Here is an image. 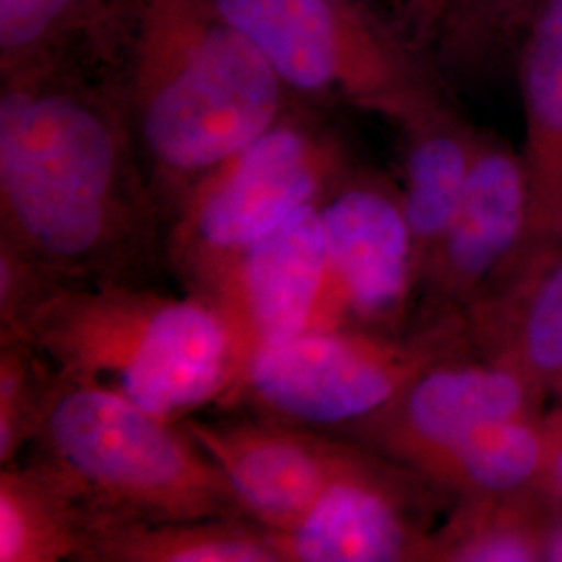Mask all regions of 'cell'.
I'll return each instance as SVG.
<instances>
[{"label":"cell","mask_w":562,"mask_h":562,"mask_svg":"<svg viewBox=\"0 0 562 562\" xmlns=\"http://www.w3.org/2000/svg\"><path fill=\"white\" fill-rule=\"evenodd\" d=\"M159 227L120 86L67 63L2 76L0 240L67 283H142Z\"/></svg>","instance_id":"1"},{"label":"cell","mask_w":562,"mask_h":562,"mask_svg":"<svg viewBox=\"0 0 562 562\" xmlns=\"http://www.w3.org/2000/svg\"><path fill=\"white\" fill-rule=\"evenodd\" d=\"M121 94L146 178L181 201L285 115L288 90L211 0H130Z\"/></svg>","instance_id":"2"},{"label":"cell","mask_w":562,"mask_h":562,"mask_svg":"<svg viewBox=\"0 0 562 562\" xmlns=\"http://www.w3.org/2000/svg\"><path fill=\"white\" fill-rule=\"evenodd\" d=\"M60 378L117 394L181 422L222 401L234 382L232 338L201 296H167L142 283L55 281L18 331Z\"/></svg>","instance_id":"3"},{"label":"cell","mask_w":562,"mask_h":562,"mask_svg":"<svg viewBox=\"0 0 562 562\" xmlns=\"http://www.w3.org/2000/svg\"><path fill=\"white\" fill-rule=\"evenodd\" d=\"M30 446L32 461L71 487L94 527L246 517L232 485L181 422L94 385L59 375Z\"/></svg>","instance_id":"4"},{"label":"cell","mask_w":562,"mask_h":562,"mask_svg":"<svg viewBox=\"0 0 562 562\" xmlns=\"http://www.w3.org/2000/svg\"><path fill=\"white\" fill-rule=\"evenodd\" d=\"M461 313L438 315L411 338L378 329H306L261 350L223 396L304 427H350L378 415L431 364L454 357Z\"/></svg>","instance_id":"5"},{"label":"cell","mask_w":562,"mask_h":562,"mask_svg":"<svg viewBox=\"0 0 562 562\" xmlns=\"http://www.w3.org/2000/svg\"><path fill=\"white\" fill-rule=\"evenodd\" d=\"M338 178L334 144L285 113L181 201L167 236L169 257L196 288L292 213L322 202Z\"/></svg>","instance_id":"6"},{"label":"cell","mask_w":562,"mask_h":562,"mask_svg":"<svg viewBox=\"0 0 562 562\" xmlns=\"http://www.w3.org/2000/svg\"><path fill=\"white\" fill-rule=\"evenodd\" d=\"M257 46L285 90L306 101L352 102L413 121L434 111L396 55L344 0H211Z\"/></svg>","instance_id":"7"},{"label":"cell","mask_w":562,"mask_h":562,"mask_svg":"<svg viewBox=\"0 0 562 562\" xmlns=\"http://www.w3.org/2000/svg\"><path fill=\"white\" fill-rule=\"evenodd\" d=\"M325 280L308 329L396 331L422 283L401 199L369 181L334 186L322 202Z\"/></svg>","instance_id":"8"},{"label":"cell","mask_w":562,"mask_h":562,"mask_svg":"<svg viewBox=\"0 0 562 562\" xmlns=\"http://www.w3.org/2000/svg\"><path fill=\"white\" fill-rule=\"evenodd\" d=\"M323 280L325 238L319 202H313L238 250L196 285L194 294L215 306L229 331L232 385L261 350L311 327Z\"/></svg>","instance_id":"9"},{"label":"cell","mask_w":562,"mask_h":562,"mask_svg":"<svg viewBox=\"0 0 562 562\" xmlns=\"http://www.w3.org/2000/svg\"><path fill=\"white\" fill-rule=\"evenodd\" d=\"M181 425L217 464L250 521L269 533L292 529L323 492L369 461L375 450L341 442L311 427L278 422L204 423Z\"/></svg>","instance_id":"10"},{"label":"cell","mask_w":562,"mask_h":562,"mask_svg":"<svg viewBox=\"0 0 562 562\" xmlns=\"http://www.w3.org/2000/svg\"><path fill=\"white\" fill-rule=\"evenodd\" d=\"M429 483L380 452L331 483L283 533H269L281 562L429 561Z\"/></svg>","instance_id":"11"},{"label":"cell","mask_w":562,"mask_h":562,"mask_svg":"<svg viewBox=\"0 0 562 562\" xmlns=\"http://www.w3.org/2000/svg\"><path fill=\"white\" fill-rule=\"evenodd\" d=\"M543 394L508 367L450 357L425 369L378 415L346 431L355 442L417 473L483 423L540 413Z\"/></svg>","instance_id":"12"},{"label":"cell","mask_w":562,"mask_h":562,"mask_svg":"<svg viewBox=\"0 0 562 562\" xmlns=\"http://www.w3.org/2000/svg\"><path fill=\"white\" fill-rule=\"evenodd\" d=\"M527 225L522 159L503 146L477 144L454 220L423 271L438 315L467 308L521 250Z\"/></svg>","instance_id":"13"},{"label":"cell","mask_w":562,"mask_h":562,"mask_svg":"<svg viewBox=\"0 0 562 562\" xmlns=\"http://www.w3.org/2000/svg\"><path fill=\"white\" fill-rule=\"evenodd\" d=\"M469 331L483 359L517 371L562 398V248L525 244L467 304Z\"/></svg>","instance_id":"14"},{"label":"cell","mask_w":562,"mask_h":562,"mask_svg":"<svg viewBox=\"0 0 562 562\" xmlns=\"http://www.w3.org/2000/svg\"><path fill=\"white\" fill-rule=\"evenodd\" d=\"M521 86L529 186L525 244L562 241V0H542L533 13Z\"/></svg>","instance_id":"15"},{"label":"cell","mask_w":562,"mask_h":562,"mask_svg":"<svg viewBox=\"0 0 562 562\" xmlns=\"http://www.w3.org/2000/svg\"><path fill=\"white\" fill-rule=\"evenodd\" d=\"M92 529L88 506L50 469L2 464L0 562H83Z\"/></svg>","instance_id":"16"},{"label":"cell","mask_w":562,"mask_h":562,"mask_svg":"<svg viewBox=\"0 0 562 562\" xmlns=\"http://www.w3.org/2000/svg\"><path fill=\"white\" fill-rule=\"evenodd\" d=\"M83 562H281L269 531L246 517L115 521L92 529Z\"/></svg>","instance_id":"17"},{"label":"cell","mask_w":562,"mask_h":562,"mask_svg":"<svg viewBox=\"0 0 562 562\" xmlns=\"http://www.w3.org/2000/svg\"><path fill=\"white\" fill-rule=\"evenodd\" d=\"M543 417L525 413L483 423L415 473L431 487L464 498L533 487L542 471Z\"/></svg>","instance_id":"18"},{"label":"cell","mask_w":562,"mask_h":562,"mask_svg":"<svg viewBox=\"0 0 562 562\" xmlns=\"http://www.w3.org/2000/svg\"><path fill=\"white\" fill-rule=\"evenodd\" d=\"M559 510L536 487L464 498L448 522L434 531L429 561H543Z\"/></svg>","instance_id":"19"},{"label":"cell","mask_w":562,"mask_h":562,"mask_svg":"<svg viewBox=\"0 0 562 562\" xmlns=\"http://www.w3.org/2000/svg\"><path fill=\"white\" fill-rule=\"evenodd\" d=\"M411 123L415 125V138L406 155V183L401 201L423 278L427 262L454 220L477 142L442 121L436 111Z\"/></svg>","instance_id":"20"},{"label":"cell","mask_w":562,"mask_h":562,"mask_svg":"<svg viewBox=\"0 0 562 562\" xmlns=\"http://www.w3.org/2000/svg\"><path fill=\"white\" fill-rule=\"evenodd\" d=\"M102 11V0H0L2 76L65 63V46Z\"/></svg>","instance_id":"21"},{"label":"cell","mask_w":562,"mask_h":562,"mask_svg":"<svg viewBox=\"0 0 562 562\" xmlns=\"http://www.w3.org/2000/svg\"><path fill=\"white\" fill-rule=\"evenodd\" d=\"M59 373L27 341L0 338V464L18 461L38 427Z\"/></svg>","instance_id":"22"},{"label":"cell","mask_w":562,"mask_h":562,"mask_svg":"<svg viewBox=\"0 0 562 562\" xmlns=\"http://www.w3.org/2000/svg\"><path fill=\"white\" fill-rule=\"evenodd\" d=\"M543 561H561L562 562V508L554 519V525L550 529L548 543H546V557Z\"/></svg>","instance_id":"23"},{"label":"cell","mask_w":562,"mask_h":562,"mask_svg":"<svg viewBox=\"0 0 562 562\" xmlns=\"http://www.w3.org/2000/svg\"><path fill=\"white\" fill-rule=\"evenodd\" d=\"M503 2L504 4H510V7H521V9H525V7L529 9L531 4H536V9H538L542 0H503Z\"/></svg>","instance_id":"24"}]
</instances>
